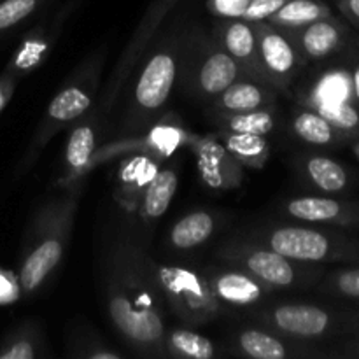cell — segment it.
I'll use <instances>...</instances> for the list:
<instances>
[{"label": "cell", "instance_id": "obj_22", "mask_svg": "<svg viewBox=\"0 0 359 359\" xmlns=\"http://www.w3.org/2000/svg\"><path fill=\"white\" fill-rule=\"evenodd\" d=\"M269 107H277V91L270 84L241 76L209 102L207 111L233 114Z\"/></svg>", "mask_w": 359, "mask_h": 359}, {"label": "cell", "instance_id": "obj_18", "mask_svg": "<svg viewBox=\"0 0 359 359\" xmlns=\"http://www.w3.org/2000/svg\"><path fill=\"white\" fill-rule=\"evenodd\" d=\"M286 34L293 39L305 63H318L333 58L346 49L351 41V25L335 14H330Z\"/></svg>", "mask_w": 359, "mask_h": 359}, {"label": "cell", "instance_id": "obj_14", "mask_svg": "<svg viewBox=\"0 0 359 359\" xmlns=\"http://www.w3.org/2000/svg\"><path fill=\"white\" fill-rule=\"evenodd\" d=\"M252 25L266 81L277 93L290 95L291 86L307 63L286 32L272 27L266 21H252Z\"/></svg>", "mask_w": 359, "mask_h": 359}, {"label": "cell", "instance_id": "obj_28", "mask_svg": "<svg viewBox=\"0 0 359 359\" xmlns=\"http://www.w3.org/2000/svg\"><path fill=\"white\" fill-rule=\"evenodd\" d=\"M48 356L44 332L37 321H25L0 342V359H39Z\"/></svg>", "mask_w": 359, "mask_h": 359}, {"label": "cell", "instance_id": "obj_31", "mask_svg": "<svg viewBox=\"0 0 359 359\" xmlns=\"http://www.w3.org/2000/svg\"><path fill=\"white\" fill-rule=\"evenodd\" d=\"M207 118L216 126V130L237 133H256V135H269L276 130L277 118L276 107L258 109L249 112H210L207 111Z\"/></svg>", "mask_w": 359, "mask_h": 359}, {"label": "cell", "instance_id": "obj_19", "mask_svg": "<svg viewBox=\"0 0 359 359\" xmlns=\"http://www.w3.org/2000/svg\"><path fill=\"white\" fill-rule=\"evenodd\" d=\"M100 109L88 111L81 119L74 123L69 140L63 154V172L58 179L60 188L79 182L90 174V165L98 149V137H100Z\"/></svg>", "mask_w": 359, "mask_h": 359}, {"label": "cell", "instance_id": "obj_8", "mask_svg": "<svg viewBox=\"0 0 359 359\" xmlns=\"http://www.w3.org/2000/svg\"><path fill=\"white\" fill-rule=\"evenodd\" d=\"M241 76V67L212 34H207L202 27H186L179 72V84L184 93L207 104Z\"/></svg>", "mask_w": 359, "mask_h": 359}, {"label": "cell", "instance_id": "obj_16", "mask_svg": "<svg viewBox=\"0 0 359 359\" xmlns=\"http://www.w3.org/2000/svg\"><path fill=\"white\" fill-rule=\"evenodd\" d=\"M280 209L298 223L339 230H359L358 200L337 198L335 195H304L284 200Z\"/></svg>", "mask_w": 359, "mask_h": 359}, {"label": "cell", "instance_id": "obj_40", "mask_svg": "<svg viewBox=\"0 0 359 359\" xmlns=\"http://www.w3.org/2000/svg\"><path fill=\"white\" fill-rule=\"evenodd\" d=\"M335 4L344 20L359 30V0H335Z\"/></svg>", "mask_w": 359, "mask_h": 359}, {"label": "cell", "instance_id": "obj_26", "mask_svg": "<svg viewBox=\"0 0 359 359\" xmlns=\"http://www.w3.org/2000/svg\"><path fill=\"white\" fill-rule=\"evenodd\" d=\"M290 128L294 139L316 147H332L351 142L344 133H340L328 119L323 118L314 109L298 105L290 119Z\"/></svg>", "mask_w": 359, "mask_h": 359}, {"label": "cell", "instance_id": "obj_9", "mask_svg": "<svg viewBox=\"0 0 359 359\" xmlns=\"http://www.w3.org/2000/svg\"><path fill=\"white\" fill-rule=\"evenodd\" d=\"M154 276L161 297L179 323L189 328L209 325L226 312L210 291L203 270L181 263H158L153 259Z\"/></svg>", "mask_w": 359, "mask_h": 359}, {"label": "cell", "instance_id": "obj_34", "mask_svg": "<svg viewBox=\"0 0 359 359\" xmlns=\"http://www.w3.org/2000/svg\"><path fill=\"white\" fill-rule=\"evenodd\" d=\"M55 0H0V39L48 9Z\"/></svg>", "mask_w": 359, "mask_h": 359}, {"label": "cell", "instance_id": "obj_10", "mask_svg": "<svg viewBox=\"0 0 359 359\" xmlns=\"http://www.w3.org/2000/svg\"><path fill=\"white\" fill-rule=\"evenodd\" d=\"M177 4L179 0H153V2L149 4V7H147V11L144 13V16L140 18L135 32H133L132 37H130L128 44L125 46V49H123L121 55H119L118 62H116L114 65V70H112L111 76H109L107 86L102 91L100 105H98V107H100V112H107L114 107L119 93H121L123 88L126 86L128 79L132 77L135 67L140 65L147 48H149L151 42L156 37L163 20L170 14V11L174 9Z\"/></svg>", "mask_w": 359, "mask_h": 359}, {"label": "cell", "instance_id": "obj_23", "mask_svg": "<svg viewBox=\"0 0 359 359\" xmlns=\"http://www.w3.org/2000/svg\"><path fill=\"white\" fill-rule=\"evenodd\" d=\"M294 167L302 179L323 195H342L353 184L351 172L339 160L325 154H298L294 158Z\"/></svg>", "mask_w": 359, "mask_h": 359}, {"label": "cell", "instance_id": "obj_6", "mask_svg": "<svg viewBox=\"0 0 359 359\" xmlns=\"http://www.w3.org/2000/svg\"><path fill=\"white\" fill-rule=\"evenodd\" d=\"M245 235L294 262L314 265L359 263V238L335 231V228L273 223L252 228Z\"/></svg>", "mask_w": 359, "mask_h": 359}, {"label": "cell", "instance_id": "obj_44", "mask_svg": "<svg viewBox=\"0 0 359 359\" xmlns=\"http://www.w3.org/2000/svg\"><path fill=\"white\" fill-rule=\"evenodd\" d=\"M351 149H353V154L359 160V139L353 140V146H351Z\"/></svg>", "mask_w": 359, "mask_h": 359}, {"label": "cell", "instance_id": "obj_37", "mask_svg": "<svg viewBox=\"0 0 359 359\" xmlns=\"http://www.w3.org/2000/svg\"><path fill=\"white\" fill-rule=\"evenodd\" d=\"M251 0H205V7L214 18H242Z\"/></svg>", "mask_w": 359, "mask_h": 359}, {"label": "cell", "instance_id": "obj_29", "mask_svg": "<svg viewBox=\"0 0 359 359\" xmlns=\"http://www.w3.org/2000/svg\"><path fill=\"white\" fill-rule=\"evenodd\" d=\"M217 139L223 142L228 153L235 158V161L244 168H255L259 170L266 165L270 158V144L265 135H256V133H237V132H223L217 130Z\"/></svg>", "mask_w": 359, "mask_h": 359}, {"label": "cell", "instance_id": "obj_12", "mask_svg": "<svg viewBox=\"0 0 359 359\" xmlns=\"http://www.w3.org/2000/svg\"><path fill=\"white\" fill-rule=\"evenodd\" d=\"M76 9V4L65 0L62 6L46 11L41 20L25 32L20 44H18L13 56L7 62L4 72L20 81L27 77L28 74L34 72V70H37L53 53L56 42H58L63 30H65L67 21L70 20Z\"/></svg>", "mask_w": 359, "mask_h": 359}, {"label": "cell", "instance_id": "obj_5", "mask_svg": "<svg viewBox=\"0 0 359 359\" xmlns=\"http://www.w3.org/2000/svg\"><path fill=\"white\" fill-rule=\"evenodd\" d=\"M216 258L251 273L276 293L312 290L326 272L325 265L294 262L245 233L224 241L216 249Z\"/></svg>", "mask_w": 359, "mask_h": 359}, {"label": "cell", "instance_id": "obj_11", "mask_svg": "<svg viewBox=\"0 0 359 359\" xmlns=\"http://www.w3.org/2000/svg\"><path fill=\"white\" fill-rule=\"evenodd\" d=\"M193 133L184 126L182 119L174 112H163L160 119L146 130L144 133L135 137H123L111 144L98 147L95 153L90 170L98 165L105 163L107 160L119 156V154H151L160 161L167 160L172 154L177 153L181 147H188L189 139Z\"/></svg>", "mask_w": 359, "mask_h": 359}, {"label": "cell", "instance_id": "obj_45", "mask_svg": "<svg viewBox=\"0 0 359 359\" xmlns=\"http://www.w3.org/2000/svg\"><path fill=\"white\" fill-rule=\"evenodd\" d=\"M70 2H74V4H76V6H77V7H79V6H81V4H83V2H84V0H70Z\"/></svg>", "mask_w": 359, "mask_h": 359}, {"label": "cell", "instance_id": "obj_36", "mask_svg": "<svg viewBox=\"0 0 359 359\" xmlns=\"http://www.w3.org/2000/svg\"><path fill=\"white\" fill-rule=\"evenodd\" d=\"M316 112L328 119L340 133L353 140L359 139V107L353 102H335V104H325L314 109Z\"/></svg>", "mask_w": 359, "mask_h": 359}, {"label": "cell", "instance_id": "obj_20", "mask_svg": "<svg viewBox=\"0 0 359 359\" xmlns=\"http://www.w3.org/2000/svg\"><path fill=\"white\" fill-rule=\"evenodd\" d=\"M212 35L223 46L224 51L237 62L242 76L269 84L265 70L259 62L252 21H245L242 18H228V20L216 18L212 25Z\"/></svg>", "mask_w": 359, "mask_h": 359}, {"label": "cell", "instance_id": "obj_21", "mask_svg": "<svg viewBox=\"0 0 359 359\" xmlns=\"http://www.w3.org/2000/svg\"><path fill=\"white\" fill-rule=\"evenodd\" d=\"M297 102L302 107L316 109L335 102H354L353 77L349 65H328L311 77L305 88L297 95Z\"/></svg>", "mask_w": 359, "mask_h": 359}, {"label": "cell", "instance_id": "obj_35", "mask_svg": "<svg viewBox=\"0 0 359 359\" xmlns=\"http://www.w3.org/2000/svg\"><path fill=\"white\" fill-rule=\"evenodd\" d=\"M316 291L326 297L359 302V266H344L333 272H325Z\"/></svg>", "mask_w": 359, "mask_h": 359}, {"label": "cell", "instance_id": "obj_7", "mask_svg": "<svg viewBox=\"0 0 359 359\" xmlns=\"http://www.w3.org/2000/svg\"><path fill=\"white\" fill-rule=\"evenodd\" d=\"M102 70H104V53H93L88 56L65 79L58 93L49 102L46 114L28 146L27 154L20 163V172H27L49 140L58 135L67 126H72L83 118L90 109L100 88Z\"/></svg>", "mask_w": 359, "mask_h": 359}, {"label": "cell", "instance_id": "obj_33", "mask_svg": "<svg viewBox=\"0 0 359 359\" xmlns=\"http://www.w3.org/2000/svg\"><path fill=\"white\" fill-rule=\"evenodd\" d=\"M67 354L77 359H121V353L112 349L98 333L79 328L67 340Z\"/></svg>", "mask_w": 359, "mask_h": 359}, {"label": "cell", "instance_id": "obj_24", "mask_svg": "<svg viewBox=\"0 0 359 359\" xmlns=\"http://www.w3.org/2000/svg\"><path fill=\"white\" fill-rule=\"evenodd\" d=\"M160 163L161 161L158 158L142 153H135L132 158L123 161L118 170L114 191V198L121 203V207L137 210L144 189L160 170Z\"/></svg>", "mask_w": 359, "mask_h": 359}, {"label": "cell", "instance_id": "obj_13", "mask_svg": "<svg viewBox=\"0 0 359 359\" xmlns=\"http://www.w3.org/2000/svg\"><path fill=\"white\" fill-rule=\"evenodd\" d=\"M224 351L228 354L251 359H309L330 356V353L318 349L316 342L287 339L252 323L231 330L224 342Z\"/></svg>", "mask_w": 359, "mask_h": 359}, {"label": "cell", "instance_id": "obj_25", "mask_svg": "<svg viewBox=\"0 0 359 359\" xmlns=\"http://www.w3.org/2000/svg\"><path fill=\"white\" fill-rule=\"evenodd\" d=\"M219 228V216L212 210L196 209L182 216L172 224L168 231V245L174 251H193L216 235Z\"/></svg>", "mask_w": 359, "mask_h": 359}, {"label": "cell", "instance_id": "obj_15", "mask_svg": "<svg viewBox=\"0 0 359 359\" xmlns=\"http://www.w3.org/2000/svg\"><path fill=\"white\" fill-rule=\"evenodd\" d=\"M210 291L224 312H249L272 302L276 291L237 266L210 265L203 270Z\"/></svg>", "mask_w": 359, "mask_h": 359}, {"label": "cell", "instance_id": "obj_1", "mask_svg": "<svg viewBox=\"0 0 359 359\" xmlns=\"http://www.w3.org/2000/svg\"><path fill=\"white\" fill-rule=\"evenodd\" d=\"M104 298L119 339L142 358H165V300L153 258L132 235H121L104 262Z\"/></svg>", "mask_w": 359, "mask_h": 359}, {"label": "cell", "instance_id": "obj_30", "mask_svg": "<svg viewBox=\"0 0 359 359\" xmlns=\"http://www.w3.org/2000/svg\"><path fill=\"white\" fill-rule=\"evenodd\" d=\"M221 354L219 347L207 337L193 332L189 326H175L165 335V358L174 359H214Z\"/></svg>", "mask_w": 359, "mask_h": 359}, {"label": "cell", "instance_id": "obj_27", "mask_svg": "<svg viewBox=\"0 0 359 359\" xmlns=\"http://www.w3.org/2000/svg\"><path fill=\"white\" fill-rule=\"evenodd\" d=\"M179 175L174 167H165L154 174L147 188L144 189L137 214L144 224L156 223L168 210L175 193H177Z\"/></svg>", "mask_w": 359, "mask_h": 359}, {"label": "cell", "instance_id": "obj_43", "mask_svg": "<svg viewBox=\"0 0 359 359\" xmlns=\"http://www.w3.org/2000/svg\"><path fill=\"white\" fill-rule=\"evenodd\" d=\"M351 77H353V93L354 102L359 107V55L351 62Z\"/></svg>", "mask_w": 359, "mask_h": 359}, {"label": "cell", "instance_id": "obj_3", "mask_svg": "<svg viewBox=\"0 0 359 359\" xmlns=\"http://www.w3.org/2000/svg\"><path fill=\"white\" fill-rule=\"evenodd\" d=\"M184 37L186 27L174 25L158 39L153 53L140 67L123 123L125 137L140 135L163 116L172 91L179 84Z\"/></svg>", "mask_w": 359, "mask_h": 359}, {"label": "cell", "instance_id": "obj_41", "mask_svg": "<svg viewBox=\"0 0 359 359\" xmlns=\"http://www.w3.org/2000/svg\"><path fill=\"white\" fill-rule=\"evenodd\" d=\"M18 83H20V81H18L16 77L9 76L7 72L0 74V112L7 107V104H9L11 98H13V93L14 90H16Z\"/></svg>", "mask_w": 359, "mask_h": 359}, {"label": "cell", "instance_id": "obj_32", "mask_svg": "<svg viewBox=\"0 0 359 359\" xmlns=\"http://www.w3.org/2000/svg\"><path fill=\"white\" fill-rule=\"evenodd\" d=\"M330 14L333 11L325 0H287L265 21L283 32H293Z\"/></svg>", "mask_w": 359, "mask_h": 359}, {"label": "cell", "instance_id": "obj_42", "mask_svg": "<svg viewBox=\"0 0 359 359\" xmlns=\"http://www.w3.org/2000/svg\"><path fill=\"white\" fill-rule=\"evenodd\" d=\"M337 356L342 358H359V333L353 337H347L342 344V349L337 353Z\"/></svg>", "mask_w": 359, "mask_h": 359}, {"label": "cell", "instance_id": "obj_17", "mask_svg": "<svg viewBox=\"0 0 359 359\" xmlns=\"http://www.w3.org/2000/svg\"><path fill=\"white\" fill-rule=\"evenodd\" d=\"M188 149L195 154L200 179L214 191H230L241 186L244 179V167L231 156L216 133L196 135L189 139Z\"/></svg>", "mask_w": 359, "mask_h": 359}, {"label": "cell", "instance_id": "obj_4", "mask_svg": "<svg viewBox=\"0 0 359 359\" xmlns=\"http://www.w3.org/2000/svg\"><path fill=\"white\" fill-rule=\"evenodd\" d=\"M252 325L304 342L335 340L359 333V312L314 302H269L245 312Z\"/></svg>", "mask_w": 359, "mask_h": 359}, {"label": "cell", "instance_id": "obj_38", "mask_svg": "<svg viewBox=\"0 0 359 359\" xmlns=\"http://www.w3.org/2000/svg\"><path fill=\"white\" fill-rule=\"evenodd\" d=\"M287 0H251V4L245 9L242 20L245 21H265L266 18L272 16L276 11L286 4Z\"/></svg>", "mask_w": 359, "mask_h": 359}, {"label": "cell", "instance_id": "obj_2", "mask_svg": "<svg viewBox=\"0 0 359 359\" xmlns=\"http://www.w3.org/2000/svg\"><path fill=\"white\" fill-rule=\"evenodd\" d=\"M62 189V195L46 202L32 221L18 270V284L25 297L39 293V290L48 283L62 263L69 245L79 209L81 181Z\"/></svg>", "mask_w": 359, "mask_h": 359}, {"label": "cell", "instance_id": "obj_39", "mask_svg": "<svg viewBox=\"0 0 359 359\" xmlns=\"http://www.w3.org/2000/svg\"><path fill=\"white\" fill-rule=\"evenodd\" d=\"M21 290L18 284V276L0 269V305L13 304L20 298Z\"/></svg>", "mask_w": 359, "mask_h": 359}]
</instances>
